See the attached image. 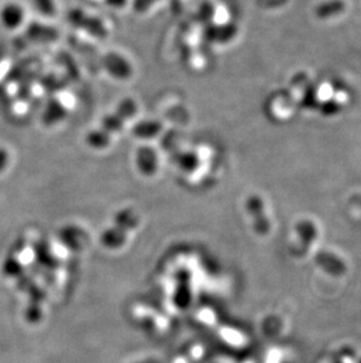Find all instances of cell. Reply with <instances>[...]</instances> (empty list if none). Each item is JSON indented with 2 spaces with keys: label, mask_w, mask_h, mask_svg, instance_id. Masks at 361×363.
I'll list each match as a JSON object with an SVG mask.
<instances>
[{
  "label": "cell",
  "mask_w": 361,
  "mask_h": 363,
  "mask_svg": "<svg viewBox=\"0 0 361 363\" xmlns=\"http://www.w3.org/2000/svg\"><path fill=\"white\" fill-rule=\"evenodd\" d=\"M162 131V124L157 120H144L134 127V136L141 139H152Z\"/></svg>",
  "instance_id": "obj_6"
},
{
  "label": "cell",
  "mask_w": 361,
  "mask_h": 363,
  "mask_svg": "<svg viewBox=\"0 0 361 363\" xmlns=\"http://www.w3.org/2000/svg\"><path fill=\"white\" fill-rule=\"evenodd\" d=\"M103 68L116 80H127L133 75V65L122 54L111 52L103 58Z\"/></svg>",
  "instance_id": "obj_4"
},
{
  "label": "cell",
  "mask_w": 361,
  "mask_h": 363,
  "mask_svg": "<svg viewBox=\"0 0 361 363\" xmlns=\"http://www.w3.org/2000/svg\"><path fill=\"white\" fill-rule=\"evenodd\" d=\"M135 166L144 175H154L160 168V158L155 149L141 146L135 153Z\"/></svg>",
  "instance_id": "obj_5"
},
{
  "label": "cell",
  "mask_w": 361,
  "mask_h": 363,
  "mask_svg": "<svg viewBox=\"0 0 361 363\" xmlns=\"http://www.w3.org/2000/svg\"><path fill=\"white\" fill-rule=\"evenodd\" d=\"M136 113H137V103H136L135 100L127 98V99L122 100L120 103L115 111L107 114L106 116H103L98 128L111 140H113V136L119 134L124 127V125L127 124L128 120L134 118Z\"/></svg>",
  "instance_id": "obj_1"
},
{
  "label": "cell",
  "mask_w": 361,
  "mask_h": 363,
  "mask_svg": "<svg viewBox=\"0 0 361 363\" xmlns=\"http://www.w3.org/2000/svg\"><path fill=\"white\" fill-rule=\"evenodd\" d=\"M34 8L42 17L51 18L57 13V3L55 0H32Z\"/></svg>",
  "instance_id": "obj_7"
},
{
  "label": "cell",
  "mask_w": 361,
  "mask_h": 363,
  "mask_svg": "<svg viewBox=\"0 0 361 363\" xmlns=\"http://www.w3.org/2000/svg\"><path fill=\"white\" fill-rule=\"evenodd\" d=\"M11 164V154L8 152V149L0 147V173L8 168Z\"/></svg>",
  "instance_id": "obj_9"
},
{
  "label": "cell",
  "mask_w": 361,
  "mask_h": 363,
  "mask_svg": "<svg viewBox=\"0 0 361 363\" xmlns=\"http://www.w3.org/2000/svg\"><path fill=\"white\" fill-rule=\"evenodd\" d=\"M286 0H263L264 4H270V5H282L285 3Z\"/></svg>",
  "instance_id": "obj_10"
},
{
  "label": "cell",
  "mask_w": 361,
  "mask_h": 363,
  "mask_svg": "<svg viewBox=\"0 0 361 363\" xmlns=\"http://www.w3.org/2000/svg\"><path fill=\"white\" fill-rule=\"evenodd\" d=\"M344 10V3L341 0H330L318 8L319 16H332L336 13L341 12Z\"/></svg>",
  "instance_id": "obj_8"
},
{
  "label": "cell",
  "mask_w": 361,
  "mask_h": 363,
  "mask_svg": "<svg viewBox=\"0 0 361 363\" xmlns=\"http://www.w3.org/2000/svg\"><path fill=\"white\" fill-rule=\"evenodd\" d=\"M70 24L77 26L78 29L86 31L87 34L94 36V38L105 39L108 34V27L106 23L98 17H93L87 13L82 12L80 10H74L70 13Z\"/></svg>",
  "instance_id": "obj_3"
},
{
  "label": "cell",
  "mask_w": 361,
  "mask_h": 363,
  "mask_svg": "<svg viewBox=\"0 0 361 363\" xmlns=\"http://www.w3.org/2000/svg\"><path fill=\"white\" fill-rule=\"evenodd\" d=\"M26 21V10L18 1H6L0 6V25L10 32L21 29Z\"/></svg>",
  "instance_id": "obj_2"
}]
</instances>
